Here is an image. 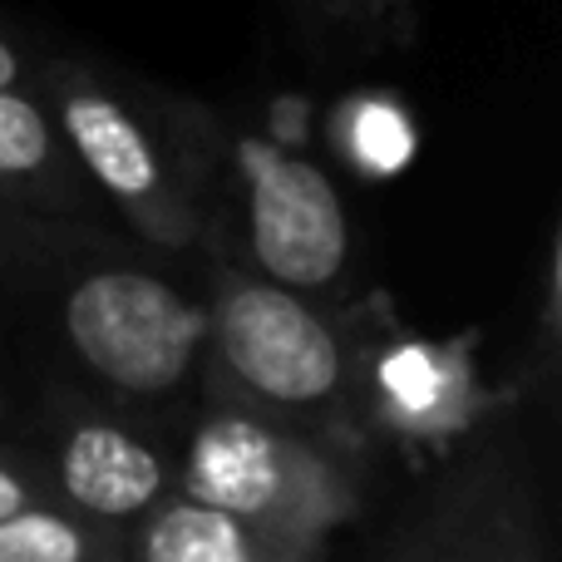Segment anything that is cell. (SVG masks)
<instances>
[{"label":"cell","instance_id":"13","mask_svg":"<svg viewBox=\"0 0 562 562\" xmlns=\"http://www.w3.org/2000/svg\"><path fill=\"white\" fill-rule=\"evenodd\" d=\"M20 79H25V49L0 25V85H20Z\"/></svg>","mask_w":562,"mask_h":562},{"label":"cell","instance_id":"7","mask_svg":"<svg viewBox=\"0 0 562 562\" xmlns=\"http://www.w3.org/2000/svg\"><path fill=\"white\" fill-rule=\"evenodd\" d=\"M370 400L380 425L405 439H445L479 415L469 360L435 340H390L370 366Z\"/></svg>","mask_w":562,"mask_h":562},{"label":"cell","instance_id":"5","mask_svg":"<svg viewBox=\"0 0 562 562\" xmlns=\"http://www.w3.org/2000/svg\"><path fill=\"white\" fill-rule=\"evenodd\" d=\"M237 168L247 188V252L257 277L306 296L336 291L350 267V217L336 183L267 138H247L237 148Z\"/></svg>","mask_w":562,"mask_h":562},{"label":"cell","instance_id":"9","mask_svg":"<svg viewBox=\"0 0 562 562\" xmlns=\"http://www.w3.org/2000/svg\"><path fill=\"white\" fill-rule=\"evenodd\" d=\"M124 533L128 558L138 562H291L272 533L183 488L144 508Z\"/></svg>","mask_w":562,"mask_h":562},{"label":"cell","instance_id":"1","mask_svg":"<svg viewBox=\"0 0 562 562\" xmlns=\"http://www.w3.org/2000/svg\"><path fill=\"white\" fill-rule=\"evenodd\" d=\"M178 488L272 533L291 562L321 558L360 508L356 479L326 445L237 400H217L198 419L178 459Z\"/></svg>","mask_w":562,"mask_h":562},{"label":"cell","instance_id":"4","mask_svg":"<svg viewBox=\"0 0 562 562\" xmlns=\"http://www.w3.org/2000/svg\"><path fill=\"white\" fill-rule=\"evenodd\" d=\"M75 360L124 400H164L207 350V301L148 267H89L59 301Z\"/></svg>","mask_w":562,"mask_h":562},{"label":"cell","instance_id":"6","mask_svg":"<svg viewBox=\"0 0 562 562\" xmlns=\"http://www.w3.org/2000/svg\"><path fill=\"white\" fill-rule=\"evenodd\" d=\"M40 474L69 508L128 528L144 508L178 488V459L128 419L104 409H69L59 415L49 464Z\"/></svg>","mask_w":562,"mask_h":562},{"label":"cell","instance_id":"11","mask_svg":"<svg viewBox=\"0 0 562 562\" xmlns=\"http://www.w3.org/2000/svg\"><path fill=\"white\" fill-rule=\"evenodd\" d=\"M336 148L370 178H390L415 158V124L390 94H356L336 114Z\"/></svg>","mask_w":562,"mask_h":562},{"label":"cell","instance_id":"8","mask_svg":"<svg viewBox=\"0 0 562 562\" xmlns=\"http://www.w3.org/2000/svg\"><path fill=\"white\" fill-rule=\"evenodd\" d=\"M0 198L35 213H79L94 198L40 89L0 85Z\"/></svg>","mask_w":562,"mask_h":562},{"label":"cell","instance_id":"12","mask_svg":"<svg viewBox=\"0 0 562 562\" xmlns=\"http://www.w3.org/2000/svg\"><path fill=\"white\" fill-rule=\"evenodd\" d=\"M40 494H49L45 474H40L35 464H25V459L0 449V514H10V508L30 504V498H40Z\"/></svg>","mask_w":562,"mask_h":562},{"label":"cell","instance_id":"3","mask_svg":"<svg viewBox=\"0 0 562 562\" xmlns=\"http://www.w3.org/2000/svg\"><path fill=\"white\" fill-rule=\"evenodd\" d=\"M40 94L94 198L114 203V213L128 217V227L154 247L198 243L203 233L198 178L178 154L173 134H164L138 99L75 59L45 65Z\"/></svg>","mask_w":562,"mask_h":562},{"label":"cell","instance_id":"2","mask_svg":"<svg viewBox=\"0 0 562 562\" xmlns=\"http://www.w3.org/2000/svg\"><path fill=\"white\" fill-rule=\"evenodd\" d=\"M213 395L267 409L291 425L326 419L350 385V350L321 296L257 272H223L207 296Z\"/></svg>","mask_w":562,"mask_h":562},{"label":"cell","instance_id":"10","mask_svg":"<svg viewBox=\"0 0 562 562\" xmlns=\"http://www.w3.org/2000/svg\"><path fill=\"white\" fill-rule=\"evenodd\" d=\"M124 524L79 514L65 498L40 494L0 514V562H124Z\"/></svg>","mask_w":562,"mask_h":562}]
</instances>
